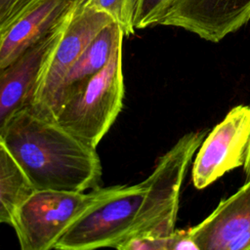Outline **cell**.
Instances as JSON below:
<instances>
[{"mask_svg": "<svg viewBox=\"0 0 250 250\" xmlns=\"http://www.w3.org/2000/svg\"><path fill=\"white\" fill-rule=\"evenodd\" d=\"M0 141L34 189L85 191L99 187L102 165L96 148L28 108L9 120Z\"/></svg>", "mask_w": 250, "mask_h": 250, "instance_id": "1", "label": "cell"}, {"mask_svg": "<svg viewBox=\"0 0 250 250\" xmlns=\"http://www.w3.org/2000/svg\"><path fill=\"white\" fill-rule=\"evenodd\" d=\"M206 135L207 130L187 133L159 158L152 173L144 181L142 203L130 231L120 244L132 237H167L175 231L182 184Z\"/></svg>", "mask_w": 250, "mask_h": 250, "instance_id": "2", "label": "cell"}, {"mask_svg": "<svg viewBox=\"0 0 250 250\" xmlns=\"http://www.w3.org/2000/svg\"><path fill=\"white\" fill-rule=\"evenodd\" d=\"M122 43L106 65L57 110L54 121L92 147H97L123 106Z\"/></svg>", "mask_w": 250, "mask_h": 250, "instance_id": "3", "label": "cell"}, {"mask_svg": "<svg viewBox=\"0 0 250 250\" xmlns=\"http://www.w3.org/2000/svg\"><path fill=\"white\" fill-rule=\"evenodd\" d=\"M114 188H95L90 192L34 189L17 210L12 227L21 250H50L67 228L90 206Z\"/></svg>", "mask_w": 250, "mask_h": 250, "instance_id": "4", "label": "cell"}, {"mask_svg": "<svg viewBox=\"0 0 250 250\" xmlns=\"http://www.w3.org/2000/svg\"><path fill=\"white\" fill-rule=\"evenodd\" d=\"M145 189L144 181L133 186H114L109 194L90 206L67 228L54 249H116L134 224Z\"/></svg>", "mask_w": 250, "mask_h": 250, "instance_id": "5", "label": "cell"}, {"mask_svg": "<svg viewBox=\"0 0 250 250\" xmlns=\"http://www.w3.org/2000/svg\"><path fill=\"white\" fill-rule=\"evenodd\" d=\"M112 21L105 13L82 7L76 2L26 108L51 120L50 107L59 85L98 33Z\"/></svg>", "mask_w": 250, "mask_h": 250, "instance_id": "6", "label": "cell"}, {"mask_svg": "<svg viewBox=\"0 0 250 250\" xmlns=\"http://www.w3.org/2000/svg\"><path fill=\"white\" fill-rule=\"evenodd\" d=\"M250 148V106L232 107L206 135L192 165V184L203 189L227 172L244 166Z\"/></svg>", "mask_w": 250, "mask_h": 250, "instance_id": "7", "label": "cell"}, {"mask_svg": "<svg viewBox=\"0 0 250 250\" xmlns=\"http://www.w3.org/2000/svg\"><path fill=\"white\" fill-rule=\"evenodd\" d=\"M70 13L45 38L12 63L0 68V132L18 111L29 105L42 70L62 36Z\"/></svg>", "mask_w": 250, "mask_h": 250, "instance_id": "8", "label": "cell"}, {"mask_svg": "<svg viewBox=\"0 0 250 250\" xmlns=\"http://www.w3.org/2000/svg\"><path fill=\"white\" fill-rule=\"evenodd\" d=\"M250 21V0H177L160 25L217 43Z\"/></svg>", "mask_w": 250, "mask_h": 250, "instance_id": "9", "label": "cell"}, {"mask_svg": "<svg viewBox=\"0 0 250 250\" xmlns=\"http://www.w3.org/2000/svg\"><path fill=\"white\" fill-rule=\"evenodd\" d=\"M188 230L198 250H250V179Z\"/></svg>", "mask_w": 250, "mask_h": 250, "instance_id": "10", "label": "cell"}, {"mask_svg": "<svg viewBox=\"0 0 250 250\" xmlns=\"http://www.w3.org/2000/svg\"><path fill=\"white\" fill-rule=\"evenodd\" d=\"M76 0H34L0 34V68L51 33L71 12Z\"/></svg>", "mask_w": 250, "mask_h": 250, "instance_id": "11", "label": "cell"}, {"mask_svg": "<svg viewBox=\"0 0 250 250\" xmlns=\"http://www.w3.org/2000/svg\"><path fill=\"white\" fill-rule=\"evenodd\" d=\"M123 37L124 33L115 21L110 22L98 33L59 85L50 107L51 120L54 121L57 110L63 103L76 95L106 65L114 49L122 43Z\"/></svg>", "mask_w": 250, "mask_h": 250, "instance_id": "12", "label": "cell"}, {"mask_svg": "<svg viewBox=\"0 0 250 250\" xmlns=\"http://www.w3.org/2000/svg\"><path fill=\"white\" fill-rule=\"evenodd\" d=\"M34 188L0 141V224L12 226L15 214Z\"/></svg>", "mask_w": 250, "mask_h": 250, "instance_id": "13", "label": "cell"}, {"mask_svg": "<svg viewBox=\"0 0 250 250\" xmlns=\"http://www.w3.org/2000/svg\"><path fill=\"white\" fill-rule=\"evenodd\" d=\"M77 4L108 15L118 23L124 36L133 35L136 0H78Z\"/></svg>", "mask_w": 250, "mask_h": 250, "instance_id": "14", "label": "cell"}, {"mask_svg": "<svg viewBox=\"0 0 250 250\" xmlns=\"http://www.w3.org/2000/svg\"><path fill=\"white\" fill-rule=\"evenodd\" d=\"M176 2L177 0H136L135 29L160 25Z\"/></svg>", "mask_w": 250, "mask_h": 250, "instance_id": "15", "label": "cell"}, {"mask_svg": "<svg viewBox=\"0 0 250 250\" xmlns=\"http://www.w3.org/2000/svg\"><path fill=\"white\" fill-rule=\"evenodd\" d=\"M34 0H0V34Z\"/></svg>", "mask_w": 250, "mask_h": 250, "instance_id": "16", "label": "cell"}, {"mask_svg": "<svg viewBox=\"0 0 250 250\" xmlns=\"http://www.w3.org/2000/svg\"><path fill=\"white\" fill-rule=\"evenodd\" d=\"M198 250L188 229H175L168 237V250Z\"/></svg>", "mask_w": 250, "mask_h": 250, "instance_id": "17", "label": "cell"}, {"mask_svg": "<svg viewBox=\"0 0 250 250\" xmlns=\"http://www.w3.org/2000/svg\"><path fill=\"white\" fill-rule=\"evenodd\" d=\"M245 175L247 177V179H250V148H249V152H248V156H247V160L246 163L243 166Z\"/></svg>", "mask_w": 250, "mask_h": 250, "instance_id": "18", "label": "cell"}, {"mask_svg": "<svg viewBox=\"0 0 250 250\" xmlns=\"http://www.w3.org/2000/svg\"><path fill=\"white\" fill-rule=\"evenodd\" d=\"M76 1H78V0H76Z\"/></svg>", "mask_w": 250, "mask_h": 250, "instance_id": "19", "label": "cell"}]
</instances>
